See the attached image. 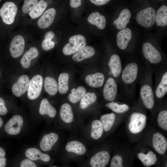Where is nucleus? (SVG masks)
Segmentation results:
<instances>
[{"mask_svg": "<svg viewBox=\"0 0 167 167\" xmlns=\"http://www.w3.org/2000/svg\"><path fill=\"white\" fill-rule=\"evenodd\" d=\"M69 43L66 44L62 49L63 54L70 55L75 54L86 46V39L82 35L77 34L70 37Z\"/></svg>", "mask_w": 167, "mask_h": 167, "instance_id": "obj_1", "label": "nucleus"}, {"mask_svg": "<svg viewBox=\"0 0 167 167\" xmlns=\"http://www.w3.org/2000/svg\"><path fill=\"white\" fill-rule=\"evenodd\" d=\"M146 121V117L144 114L137 112L133 113L131 116L128 124L129 131L133 134L140 133L145 127Z\"/></svg>", "mask_w": 167, "mask_h": 167, "instance_id": "obj_2", "label": "nucleus"}, {"mask_svg": "<svg viewBox=\"0 0 167 167\" xmlns=\"http://www.w3.org/2000/svg\"><path fill=\"white\" fill-rule=\"evenodd\" d=\"M156 15L155 9L148 7L139 11L136 15V19L137 22L141 26L149 28L155 23Z\"/></svg>", "mask_w": 167, "mask_h": 167, "instance_id": "obj_3", "label": "nucleus"}, {"mask_svg": "<svg viewBox=\"0 0 167 167\" xmlns=\"http://www.w3.org/2000/svg\"><path fill=\"white\" fill-rule=\"evenodd\" d=\"M17 11V6L13 2H7L3 4L0 9V15L3 22L7 24H12Z\"/></svg>", "mask_w": 167, "mask_h": 167, "instance_id": "obj_4", "label": "nucleus"}, {"mask_svg": "<svg viewBox=\"0 0 167 167\" xmlns=\"http://www.w3.org/2000/svg\"><path fill=\"white\" fill-rule=\"evenodd\" d=\"M43 83V79L40 75L34 76L30 80L28 91V98L32 100L36 99L40 95Z\"/></svg>", "mask_w": 167, "mask_h": 167, "instance_id": "obj_5", "label": "nucleus"}, {"mask_svg": "<svg viewBox=\"0 0 167 167\" xmlns=\"http://www.w3.org/2000/svg\"><path fill=\"white\" fill-rule=\"evenodd\" d=\"M23 124L22 117L19 115H15L6 123L5 127V131L10 135L18 134L21 131Z\"/></svg>", "mask_w": 167, "mask_h": 167, "instance_id": "obj_6", "label": "nucleus"}, {"mask_svg": "<svg viewBox=\"0 0 167 167\" xmlns=\"http://www.w3.org/2000/svg\"><path fill=\"white\" fill-rule=\"evenodd\" d=\"M142 51L145 58L151 63L157 64L161 61L160 53L150 43L148 42L144 43L142 47Z\"/></svg>", "mask_w": 167, "mask_h": 167, "instance_id": "obj_7", "label": "nucleus"}, {"mask_svg": "<svg viewBox=\"0 0 167 167\" xmlns=\"http://www.w3.org/2000/svg\"><path fill=\"white\" fill-rule=\"evenodd\" d=\"M25 47V41L21 35L15 36L12 40L9 47L10 51L12 57L17 58L23 54Z\"/></svg>", "mask_w": 167, "mask_h": 167, "instance_id": "obj_8", "label": "nucleus"}, {"mask_svg": "<svg viewBox=\"0 0 167 167\" xmlns=\"http://www.w3.org/2000/svg\"><path fill=\"white\" fill-rule=\"evenodd\" d=\"M110 159V155L107 151H100L91 157L90 164L92 167H106Z\"/></svg>", "mask_w": 167, "mask_h": 167, "instance_id": "obj_9", "label": "nucleus"}, {"mask_svg": "<svg viewBox=\"0 0 167 167\" xmlns=\"http://www.w3.org/2000/svg\"><path fill=\"white\" fill-rule=\"evenodd\" d=\"M29 82L27 75H24L20 76L12 87L13 93L17 97L21 96L28 90Z\"/></svg>", "mask_w": 167, "mask_h": 167, "instance_id": "obj_10", "label": "nucleus"}, {"mask_svg": "<svg viewBox=\"0 0 167 167\" xmlns=\"http://www.w3.org/2000/svg\"><path fill=\"white\" fill-rule=\"evenodd\" d=\"M138 71V66L135 62L128 64L124 69L122 79L125 83L129 84L133 82L136 79Z\"/></svg>", "mask_w": 167, "mask_h": 167, "instance_id": "obj_11", "label": "nucleus"}, {"mask_svg": "<svg viewBox=\"0 0 167 167\" xmlns=\"http://www.w3.org/2000/svg\"><path fill=\"white\" fill-rule=\"evenodd\" d=\"M152 144L155 151L161 155H164L167 149V141L165 137L159 132L155 133L152 138Z\"/></svg>", "mask_w": 167, "mask_h": 167, "instance_id": "obj_12", "label": "nucleus"}, {"mask_svg": "<svg viewBox=\"0 0 167 167\" xmlns=\"http://www.w3.org/2000/svg\"><path fill=\"white\" fill-rule=\"evenodd\" d=\"M117 90V85L115 80L112 78H108L103 90L105 98L109 101H113L116 97Z\"/></svg>", "mask_w": 167, "mask_h": 167, "instance_id": "obj_13", "label": "nucleus"}, {"mask_svg": "<svg viewBox=\"0 0 167 167\" xmlns=\"http://www.w3.org/2000/svg\"><path fill=\"white\" fill-rule=\"evenodd\" d=\"M56 13V10L54 8L46 10L39 19L37 22L38 27L42 29L49 27L53 23Z\"/></svg>", "mask_w": 167, "mask_h": 167, "instance_id": "obj_14", "label": "nucleus"}, {"mask_svg": "<svg viewBox=\"0 0 167 167\" xmlns=\"http://www.w3.org/2000/svg\"><path fill=\"white\" fill-rule=\"evenodd\" d=\"M141 97L146 107L152 109L154 106V98L153 91L151 87L148 85L143 86L140 90Z\"/></svg>", "mask_w": 167, "mask_h": 167, "instance_id": "obj_15", "label": "nucleus"}, {"mask_svg": "<svg viewBox=\"0 0 167 167\" xmlns=\"http://www.w3.org/2000/svg\"><path fill=\"white\" fill-rule=\"evenodd\" d=\"M58 134L54 132L44 135L40 143L41 149L44 151H49L58 141Z\"/></svg>", "mask_w": 167, "mask_h": 167, "instance_id": "obj_16", "label": "nucleus"}, {"mask_svg": "<svg viewBox=\"0 0 167 167\" xmlns=\"http://www.w3.org/2000/svg\"><path fill=\"white\" fill-rule=\"evenodd\" d=\"M131 37L132 32L130 29L125 28L119 31L117 36V44L118 47L122 50L126 49Z\"/></svg>", "mask_w": 167, "mask_h": 167, "instance_id": "obj_17", "label": "nucleus"}, {"mask_svg": "<svg viewBox=\"0 0 167 167\" xmlns=\"http://www.w3.org/2000/svg\"><path fill=\"white\" fill-rule=\"evenodd\" d=\"M25 154L26 156L31 161L40 160L47 162L50 159V157L49 155L41 152L39 149L36 148H28L26 150Z\"/></svg>", "mask_w": 167, "mask_h": 167, "instance_id": "obj_18", "label": "nucleus"}, {"mask_svg": "<svg viewBox=\"0 0 167 167\" xmlns=\"http://www.w3.org/2000/svg\"><path fill=\"white\" fill-rule=\"evenodd\" d=\"M65 149L68 152L79 155H84L86 151L84 145L80 142L76 140L68 142L66 145Z\"/></svg>", "mask_w": 167, "mask_h": 167, "instance_id": "obj_19", "label": "nucleus"}, {"mask_svg": "<svg viewBox=\"0 0 167 167\" xmlns=\"http://www.w3.org/2000/svg\"><path fill=\"white\" fill-rule=\"evenodd\" d=\"M131 14L130 10L127 9L123 10L120 14L118 17L113 22V24L116 25L118 29H122L125 28L129 22Z\"/></svg>", "mask_w": 167, "mask_h": 167, "instance_id": "obj_20", "label": "nucleus"}, {"mask_svg": "<svg viewBox=\"0 0 167 167\" xmlns=\"http://www.w3.org/2000/svg\"><path fill=\"white\" fill-rule=\"evenodd\" d=\"M95 53V51L92 46H86L75 53L72 59L76 62H80L92 57Z\"/></svg>", "mask_w": 167, "mask_h": 167, "instance_id": "obj_21", "label": "nucleus"}, {"mask_svg": "<svg viewBox=\"0 0 167 167\" xmlns=\"http://www.w3.org/2000/svg\"><path fill=\"white\" fill-rule=\"evenodd\" d=\"M104 79V76L102 73L97 72L87 75L85 79L86 83L90 86L98 88L103 85Z\"/></svg>", "mask_w": 167, "mask_h": 167, "instance_id": "obj_22", "label": "nucleus"}, {"mask_svg": "<svg viewBox=\"0 0 167 167\" xmlns=\"http://www.w3.org/2000/svg\"><path fill=\"white\" fill-rule=\"evenodd\" d=\"M139 160L145 167H149L156 164L157 158L156 154L152 151H149L147 154L140 152L137 155Z\"/></svg>", "mask_w": 167, "mask_h": 167, "instance_id": "obj_23", "label": "nucleus"}, {"mask_svg": "<svg viewBox=\"0 0 167 167\" xmlns=\"http://www.w3.org/2000/svg\"><path fill=\"white\" fill-rule=\"evenodd\" d=\"M39 55L37 49L35 47H30L21 58L20 62L24 68H28L30 64L31 61L36 58Z\"/></svg>", "mask_w": 167, "mask_h": 167, "instance_id": "obj_24", "label": "nucleus"}, {"mask_svg": "<svg viewBox=\"0 0 167 167\" xmlns=\"http://www.w3.org/2000/svg\"><path fill=\"white\" fill-rule=\"evenodd\" d=\"M88 21L89 23L96 25L100 29H104L106 26L105 17L97 11L91 13L88 18Z\"/></svg>", "mask_w": 167, "mask_h": 167, "instance_id": "obj_25", "label": "nucleus"}, {"mask_svg": "<svg viewBox=\"0 0 167 167\" xmlns=\"http://www.w3.org/2000/svg\"><path fill=\"white\" fill-rule=\"evenodd\" d=\"M109 66L114 77L119 76L122 71V66L120 59L118 55L114 54L111 57Z\"/></svg>", "mask_w": 167, "mask_h": 167, "instance_id": "obj_26", "label": "nucleus"}, {"mask_svg": "<svg viewBox=\"0 0 167 167\" xmlns=\"http://www.w3.org/2000/svg\"><path fill=\"white\" fill-rule=\"evenodd\" d=\"M60 115L62 120L65 122L71 123L74 120V114L71 107L67 103L63 104L60 110Z\"/></svg>", "mask_w": 167, "mask_h": 167, "instance_id": "obj_27", "label": "nucleus"}, {"mask_svg": "<svg viewBox=\"0 0 167 167\" xmlns=\"http://www.w3.org/2000/svg\"><path fill=\"white\" fill-rule=\"evenodd\" d=\"M39 113L41 115H47L51 118H54L56 114V110L50 105L47 99L44 98L40 103Z\"/></svg>", "mask_w": 167, "mask_h": 167, "instance_id": "obj_28", "label": "nucleus"}, {"mask_svg": "<svg viewBox=\"0 0 167 167\" xmlns=\"http://www.w3.org/2000/svg\"><path fill=\"white\" fill-rule=\"evenodd\" d=\"M104 131L103 125L100 120H95L92 122L90 135L93 139L97 140L100 138Z\"/></svg>", "mask_w": 167, "mask_h": 167, "instance_id": "obj_29", "label": "nucleus"}, {"mask_svg": "<svg viewBox=\"0 0 167 167\" xmlns=\"http://www.w3.org/2000/svg\"><path fill=\"white\" fill-rule=\"evenodd\" d=\"M45 91L50 96L55 95L58 90L57 83L55 79L49 76L46 77L44 80Z\"/></svg>", "mask_w": 167, "mask_h": 167, "instance_id": "obj_30", "label": "nucleus"}, {"mask_svg": "<svg viewBox=\"0 0 167 167\" xmlns=\"http://www.w3.org/2000/svg\"><path fill=\"white\" fill-rule=\"evenodd\" d=\"M116 116L113 113L104 114L100 117L104 131H109L112 128L115 121Z\"/></svg>", "mask_w": 167, "mask_h": 167, "instance_id": "obj_31", "label": "nucleus"}, {"mask_svg": "<svg viewBox=\"0 0 167 167\" xmlns=\"http://www.w3.org/2000/svg\"><path fill=\"white\" fill-rule=\"evenodd\" d=\"M110 167H132L131 160L125 159L119 155H116L111 159Z\"/></svg>", "mask_w": 167, "mask_h": 167, "instance_id": "obj_32", "label": "nucleus"}, {"mask_svg": "<svg viewBox=\"0 0 167 167\" xmlns=\"http://www.w3.org/2000/svg\"><path fill=\"white\" fill-rule=\"evenodd\" d=\"M71 93L68 96V99L72 103L75 104L80 101L86 92L85 88L83 86H79L77 89L73 88Z\"/></svg>", "mask_w": 167, "mask_h": 167, "instance_id": "obj_33", "label": "nucleus"}, {"mask_svg": "<svg viewBox=\"0 0 167 167\" xmlns=\"http://www.w3.org/2000/svg\"><path fill=\"white\" fill-rule=\"evenodd\" d=\"M156 21L158 26H165L167 24V7L162 5L158 9L156 15Z\"/></svg>", "mask_w": 167, "mask_h": 167, "instance_id": "obj_34", "label": "nucleus"}, {"mask_svg": "<svg viewBox=\"0 0 167 167\" xmlns=\"http://www.w3.org/2000/svg\"><path fill=\"white\" fill-rule=\"evenodd\" d=\"M69 75L67 73H61L58 78V90L61 94L66 93L69 89Z\"/></svg>", "mask_w": 167, "mask_h": 167, "instance_id": "obj_35", "label": "nucleus"}, {"mask_svg": "<svg viewBox=\"0 0 167 167\" xmlns=\"http://www.w3.org/2000/svg\"><path fill=\"white\" fill-rule=\"evenodd\" d=\"M97 99L96 95L94 92L86 93L81 100L80 107L82 109H85L91 104L95 102Z\"/></svg>", "mask_w": 167, "mask_h": 167, "instance_id": "obj_36", "label": "nucleus"}, {"mask_svg": "<svg viewBox=\"0 0 167 167\" xmlns=\"http://www.w3.org/2000/svg\"><path fill=\"white\" fill-rule=\"evenodd\" d=\"M47 6V3L45 0H41L38 2L34 9L29 14L32 19L37 18L41 16Z\"/></svg>", "mask_w": 167, "mask_h": 167, "instance_id": "obj_37", "label": "nucleus"}, {"mask_svg": "<svg viewBox=\"0 0 167 167\" xmlns=\"http://www.w3.org/2000/svg\"><path fill=\"white\" fill-rule=\"evenodd\" d=\"M167 92V72L163 75L161 81L156 91V96L160 98L164 96Z\"/></svg>", "mask_w": 167, "mask_h": 167, "instance_id": "obj_38", "label": "nucleus"}, {"mask_svg": "<svg viewBox=\"0 0 167 167\" xmlns=\"http://www.w3.org/2000/svg\"><path fill=\"white\" fill-rule=\"evenodd\" d=\"M106 107L113 111L118 113H121L128 111L129 109V106L126 104L119 105L117 103L112 102L106 104Z\"/></svg>", "mask_w": 167, "mask_h": 167, "instance_id": "obj_39", "label": "nucleus"}, {"mask_svg": "<svg viewBox=\"0 0 167 167\" xmlns=\"http://www.w3.org/2000/svg\"><path fill=\"white\" fill-rule=\"evenodd\" d=\"M159 126L163 130L167 131V111L163 110L159 113L157 117Z\"/></svg>", "mask_w": 167, "mask_h": 167, "instance_id": "obj_40", "label": "nucleus"}, {"mask_svg": "<svg viewBox=\"0 0 167 167\" xmlns=\"http://www.w3.org/2000/svg\"><path fill=\"white\" fill-rule=\"evenodd\" d=\"M38 2L37 0H24L22 7L23 12L25 14H29L34 9Z\"/></svg>", "mask_w": 167, "mask_h": 167, "instance_id": "obj_41", "label": "nucleus"}, {"mask_svg": "<svg viewBox=\"0 0 167 167\" xmlns=\"http://www.w3.org/2000/svg\"><path fill=\"white\" fill-rule=\"evenodd\" d=\"M55 46V43L51 40L45 39L41 43V46L45 50L47 51L53 49Z\"/></svg>", "mask_w": 167, "mask_h": 167, "instance_id": "obj_42", "label": "nucleus"}, {"mask_svg": "<svg viewBox=\"0 0 167 167\" xmlns=\"http://www.w3.org/2000/svg\"><path fill=\"white\" fill-rule=\"evenodd\" d=\"M6 152L2 148L0 147V167H5L6 165V160L5 157Z\"/></svg>", "mask_w": 167, "mask_h": 167, "instance_id": "obj_43", "label": "nucleus"}, {"mask_svg": "<svg viewBox=\"0 0 167 167\" xmlns=\"http://www.w3.org/2000/svg\"><path fill=\"white\" fill-rule=\"evenodd\" d=\"M20 167H37L35 164L29 159L23 160L20 163Z\"/></svg>", "mask_w": 167, "mask_h": 167, "instance_id": "obj_44", "label": "nucleus"}, {"mask_svg": "<svg viewBox=\"0 0 167 167\" xmlns=\"http://www.w3.org/2000/svg\"><path fill=\"white\" fill-rule=\"evenodd\" d=\"M7 109L6 107L4 100L0 97V115H3L7 113Z\"/></svg>", "mask_w": 167, "mask_h": 167, "instance_id": "obj_45", "label": "nucleus"}, {"mask_svg": "<svg viewBox=\"0 0 167 167\" xmlns=\"http://www.w3.org/2000/svg\"><path fill=\"white\" fill-rule=\"evenodd\" d=\"M70 5L72 8H77L81 5V1L80 0H70Z\"/></svg>", "mask_w": 167, "mask_h": 167, "instance_id": "obj_46", "label": "nucleus"}, {"mask_svg": "<svg viewBox=\"0 0 167 167\" xmlns=\"http://www.w3.org/2000/svg\"><path fill=\"white\" fill-rule=\"evenodd\" d=\"M90 1L94 4L101 6L109 2V0H90Z\"/></svg>", "mask_w": 167, "mask_h": 167, "instance_id": "obj_47", "label": "nucleus"}, {"mask_svg": "<svg viewBox=\"0 0 167 167\" xmlns=\"http://www.w3.org/2000/svg\"><path fill=\"white\" fill-rule=\"evenodd\" d=\"M54 33L51 31L47 32L45 34V39H48L51 40L54 38Z\"/></svg>", "mask_w": 167, "mask_h": 167, "instance_id": "obj_48", "label": "nucleus"}, {"mask_svg": "<svg viewBox=\"0 0 167 167\" xmlns=\"http://www.w3.org/2000/svg\"><path fill=\"white\" fill-rule=\"evenodd\" d=\"M3 124V121L2 118L0 117V128L1 127Z\"/></svg>", "mask_w": 167, "mask_h": 167, "instance_id": "obj_49", "label": "nucleus"}, {"mask_svg": "<svg viewBox=\"0 0 167 167\" xmlns=\"http://www.w3.org/2000/svg\"><path fill=\"white\" fill-rule=\"evenodd\" d=\"M52 2V0H46V2L47 3H50Z\"/></svg>", "mask_w": 167, "mask_h": 167, "instance_id": "obj_50", "label": "nucleus"}, {"mask_svg": "<svg viewBox=\"0 0 167 167\" xmlns=\"http://www.w3.org/2000/svg\"><path fill=\"white\" fill-rule=\"evenodd\" d=\"M112 74V73H111V72H109V75H111Z\"/></svg>", "mask_w": 167, "mask_h": 167, "instance_id": "obj_51", "label": "nucleus"}, {"mask_svg": "<svg viewBox=\"0 0 167 167\" xmlns=\"http://www.w3.org/2000/svg\"><path fill=\"white\" fill-rule=\"evenodd\" d=\"M57 167V166H53V167Z\"/></svg>", "mask_w": 167, "mask_h": 167, "instance_id": "obj_52", "label": "nucleus"}, {"mask_svg": "<svg viewBox=\"0 0 167 167\" xmlns=\"http://www.w3.org/2000/svg\"><path fill=\"white\" fill-rule=\"evenodd\" d=\"M0 75H1V73H0Z\"/></svg>", "mask_w": 167, "mask_h": 167, "instance_id": "obj_53", "label": "nucleus"}, {"mask_svg": "<svg viewBox=\"0 0 167 167\" xmlns=\"http://www.w3.org/2000/svg\"><path fill=\"white\" fill-rule=\"evenodd\" d=\"M0 1H1V0H0Z\"/></svg>", "mask_w": 167, "mask_h": 167, "instance_id": "obj_54", "label": "nucleus"}]
</instances>
